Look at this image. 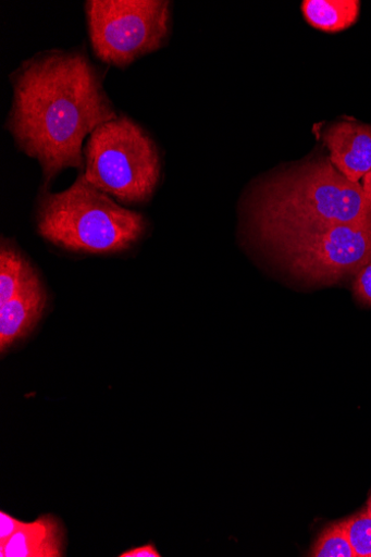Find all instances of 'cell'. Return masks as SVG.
I'll list each match as a JSON object with an SVG mask.
<instances>
[{
  "label": "cell",
  "mask_w": 371,
  "mask_h": 557,
  "mask_svg": "<svg viewBox=\"0 0 371 557\" xmlns=\"http://www.w3.org/2000/svg\"><path fill=\"white\" fill-rule=\"evenodd\" d=\"M353 292L360 306L371 308V260L355 275Z\"/></svg>",
  "instance_id": "obj_13"
},
{
  "label": "cell",
  "mask_w": 371,
  "mask_h": 557,
  "mask_svg": "<svg viewBox=\"0 0 371 557\" xmlns=\"http://www.w3.org/2000/svg\"><path fill=\"white\" fill-rule=\"evenodd\" d=\"M366 510L371 516V495L367 502Z\"/></svg>",
  "instance_id": "obj_17"
},
{
  "label": "cell",
  "mask_w": 371,
  "mask_h": 557,
  "mask_svg": "<svg viewBox=\"0 0 371 557\" xmlns=\"http://www.w3.org/2000/svg\"><path fill=\"white\" fill-rule=\"evenodd\" d=\"M13 103L7 129L36 160L47 182L84 168V141L118 119L102 72L82 49L46 50L11 76Z\"/></svg>",
  "instance_id": "obj_1"
},
{
  "label": "cell",
  "mask_w": 371,
  "mask_h": 557,
  "mask_svg": "<svg viewBox=\"0 0 371 557\" xmlns=\"http://www.w3.org/2000/svg\"><path fill=\"white\" fill-rule=\"evenodd\" d=\"M39 235L77 255L108 256L132 249L148 230L144 215L123 208L83 172L66 190L46 193L36 214Z\"/></svg>",
  "instance_id": "obj_3"
},
{
  "label": "cell",
  "mask_w": 371,
  "mask_h": 557,
  "mask_svg": "<svg viewBox=\"0 0 371 557\" xmlns=\"http://www.w3.org/2000/svg\"><path fill=\"white\" fill-rule=\"evenodd\" d=\"M85 12L94 54L119 69L161 49L171 33V3L163 0H89Z\"/></svg>",
  "instance_id": "obj_5"
},
{
  "label": "cell",
  "mask_w": 371,
  "mask_h": 557,
  "mask_svg": "<svg viewBox=\"0 0 371 557\" xmlns=\"http://www.w3.org/2000/svg\"><path fill=\"white\" fill-rule=\"evenodd\" d=\"M330 161L346 178L359 183L371 170V126L341 122L323 135Z\"/></svg>",
  "instance_id": "obj_8"
},
{
  "label": "cell",
  "mask_w": 371,
  "mask_h": 557,
  "mask_svg": "<svg viewBox=\"0 0 371 557\" xmlns=\"http://www.w3.org/2000/svg\"><path fill=\"white\" fill-rule=\"evenodd\" d=\"M47 295L34 273L4 304H0V350L5 352L27 337L40 321Z\"/></svg>",
  "instance_id": "obj_7"
},
{
  "label": "cell",
  "mask_w": 371,
  "mask_h": 557,
  "mask_svg": "<svg viewBox=\"0 0 371 557\" xmlns=\"http://www.w3.org/2000/svg\"><path fill=\"white\" fill-rule=\"evenodd\" d=\"M310 556L313 557H356L345 521L329 525L317 537Z\"/></svg>",
  "instance_id": "obj_11"
},
{
  "label": "cell",
  "mask_w": 371,
  "mask_h": 557,
  "mask_svg": "<svg viewBox=\"0 0 371 557\" xmlns=\"http://www.w3.org/2000/svg\"><path fill=\"white\" fill-rule=\"evenodd\" d=\"M64 529L54 516L39 517L25 523L4 545L0 546L2 557H63Z\"/></svg>",
  "instance_id": "obj_9"
},
{
  "label": "cell",
  "mask_w": 371,
  "mask_h": 557,
  "mask_svg": "<svg viewBox=\"0 0 371 557\" xmlns=\"http://www.w3.org/2000/svg\"><path fill=\"white\" fill-rule=\"evenodd\" d=\"M268 248L296 280L334 284L356 275L371 260V220L317 230Z\"/></svg>",
  "instance_id": "obj_6"
},
{
  "label": "cell",
  "mask_w": 371,
  "mask_h": 557,
  "mask_svg": "<svg viewBox=\"0 0 371 557\" xmlns=\"http://www.w3.org/2000/svg\"><path fill=\"white\" fill-rule=\"evenodd\" d=\"M356 557H371V516L367 510L345 520Z\"/></svg>",
  "instance_id": "obj_12"
},
{
  "label": "cell",
  "mask_w": 371,
  "mask_h": 557,
  "mask_svg": "<svg viewBox=\"0 0 371 557\" xmlns=\"http://www.w3.org/2000/svg\"><path fill=\"white\" fill-rule=\"evenodd\" d=\"M120 557H162L161 553L158 552L153 543H147L145 545L131 548L119 555Z\"/></svg>",
  "instance_id": "obj_15"
},
{
  "label": "cell",
  "mask_w": 371,
  "mask_h": 557,
  "mask_svg": "<svg viewBox=\"0 0 371 557\" xmlns=\"http://www.w3.org/2000/svg\"><path fill=\"white\" fill-rule=\"evenodd\" d=\"M362 189L371 200V170L362 178Z\"/></svg>",
  "instance_id": "obj_16"
},
{
  "label": "cell",
  "mask_w": 371,
  "mask_h": 557,
  "mask_svg": "<svg viewBox=\"0 0 371 557\" xmlns=\"http://www.w3.org/2000/svg\"><path fill=\"white\" fill-rule=\"evenodd\" d=\"M84 162L86 180L125 206L148 201L162 174L154 140L125 115L102 124L88 137Z\"/></svg>",
  "instance_id": "obj_4"
},
{
  "label": "cell",
  "mask_w": 371,
  "mask_h": 557,
  "mask_svg": "<svg viewBox=\"0 0 371 557\" xmlns=\"http://www.w3.org/2000/svg\"><path fill=\"white\" fill-rule=\"evenodd\" d=\"M302 14L313 28L338 33L349 28L358 18V0H305Z\"/></svg>",
  "instance_id": "obj_10"
},
{
  "label": "cell",
  "mask_w": 371,
  "mask_h": 557,
  "mask_svg": "<svg viewBox=\"0 0 371 557\" xmlns=\"http://www.w3.org/2000/svg\"><path fill=\"white\" fill-rule=\"evenodd\" d=\"M249 235L270 247L339 224L371 220V200L360 183L346 178L330 160H317L267 177L246 200Z\"/></svg>",
  "instance_id": "obj_2"
},
{
  "label": "cell",
  "mask_w": 371,
  "mask_h": 557,
  "mask_svg": "<svg viewBox=\"0 0 371 557\" xmlns=\"http://www.w3.org/2000/svg\"><path fill=\"white\" fill-rule=\"evenodd\" d=\"M23 524L24 522L2 511L0 513V546H4Z\"/></svg>",
  "instance_id": "obj_14"
}]
</instances>
